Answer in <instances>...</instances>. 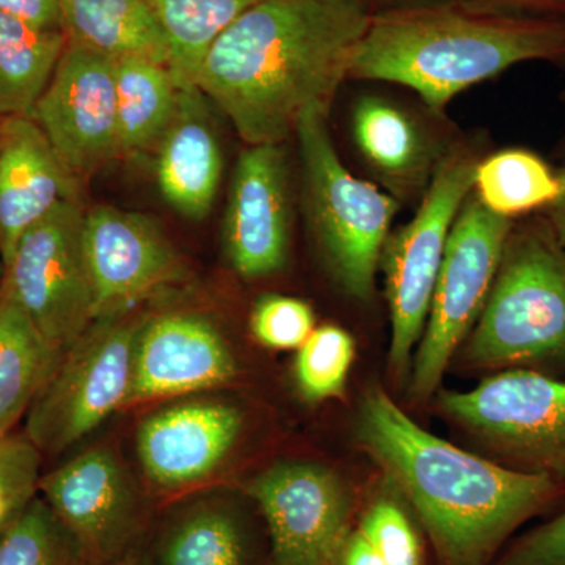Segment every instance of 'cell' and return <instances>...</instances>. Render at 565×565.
Listing matches in <instances>:
<instances>
[{
	"label": "cell",
	"instance_id": "cell-4",
	"mask_svg": "<svg viewBox=\"0 0 565 565\" xmlns=\"http://www.w3.org/2000/svg\"><path fill=\"white\" fill-rule=\"evenodd\" d=\"M463 356L479 370L565 377V252L545 217L509 234Z\"/></svg>",
	"mask_w": 565,
	"mask_h": 565
},
{
	"label": "cell",
	"instance_id": "cell-9",
	"mask_svg": "<svg viewBox=\"0 0 565 565\" xmlns=\"http://www.w3.org/2000/svg\"><path fill=\"white\" fill-rule=\"evenodd\" d=\"M514 221L487 211L471 191L457 214L412 360L411 393L426 399L484 310Z\"/></svg>",
	"mask_w": 565,
	"mask_h": 565
},
{
	"label": "cell",
	"instance_id": "cell-8",
	"mask_svg": "<svg viewBox=\"0 0 565 565\" xmlns=\"http://www.w3.org/2000/svg\"><path fill=\"white\" fill-rule=\"evenodd\" d=\"M440 407L503 465L565 486V377L498 371L468 392L441 393Z\"/></svg>",
	"mask_w": 565,
	"mask_h": 565
},
{
	"label": "cell",
	"instance_id": "cell-25",
	"mask_svg": "<svg viewBox=\"0 0 565 565\" xmlns=\"http://www.w3.org/2000/svg\"><path fill=\"white\" fill-rule=\"evenodd\" d=\"M66 46L62 31H44L0 11V120L32 117Z\"/></svg>",
	"mask_w": 565,
	"mask_h": 565
},
{
	"label": "cell",
	"instance_id": "cell-14",
	"mask_svg": "<svg viewBox=\"0 0 565 565\" xmlns=\"http://www.w3.org/2000/svg\"><path fill=\"white\" fill-rule=\"evenodd\" d=\"M85 263L95 321L126 315L185 278V267L158 223L140 212L114 206L85 211Z\"/></svg>",
	"mask_w": 565,
	"mask_h": 565
},
{
	"label": "cell",
	"instance_id": "cell-15",
	"mask_svg": "<svg viewBox=\"0 0 565 565\" xmlns=\"http://www.w3.org/2000/svg\"><path fill=\"white\" fill-rule=\"evenodd\" d=\"M292 200L291 167L282 143L248 145L234 169L223 222L226 256L241 277L262 280L286 266Z\"/></svg>",
	"mask_w": 565,
	"mask_h": 565
},
{
	"label": "cell",
	"instance_id": "cell-30",
	"mask_svg": "<svg viewBox=\"0 0 565 565\" xmlns=\"http://www.w3.org/2000/svg\"><path fill=\"white\" fill-rule=\"evenodd\" d=\"M41 452L25 435L0 437V537L36 497Z\"/></svg>",
	"mask_w": 565,
	"mask_h": 565
},
{
	"label": "cell",
	"instance_id": "cell-27",
	"mask_svg": "<svg viewBox=\"0 0 565 565\" xmlns=\"http://www.w3.org/2000/svg\"><path fill=\"white\" fill-rule=\"evenodd\" d=\"M167 43L169 70L180 90L196 87L200 66L215 40L262 0H152Z\"/></svg>",
	"mask_w": 565,
	"mask_h": 565
},
{
	"label": "cell",
	"instance_id": "cell-19",
	"mask_svg": "<svg viewBox=\"0 0 565 565\" xmlns=\"http://www.w3.org/2000/svg\"><path fill=\"white\" fill-rule=\"evenodd\" d=\"M352 137L367 169L399 196L427 191L435 172L451 150L418 117L382 96H363L352 110Z\"/></svg>",
	"mask_w": 565,
	"mask_h": 565
},
{
	"label": "cell",
	"instance_id": "cell-24",
	"mask_svg": "<svg viewBox=\"0 0 565 565\" xmlns=\"http://www.w3.org/2000/svg\"><path fill=\"white\" fill-rule=\"evenodd\" d=\"M115 84L118 158L154 152L180 102V88L169 66L143 58L118 61Z\"/></svg>",
	"mask_w": 565,
	"mask_h": 565
},
{
	"label": "cell",
	"instance_id": "cell-26",
	"mask_svg": "<svg viewBox=\"0 0 565 565\" xmlns=\"http://www.w3.org/2000/svg\"><path fill=\"white\" fill-rule=\"evenodd\" d=\"M559 192V172L533 151L509 148L476 163L473 195L487 211L509 221L545 211Z\"/></svg>",
	"mask_w": 565,
	"mask_h": 565
},
{
	"label": "cell",
	"instance_id": "cell-37",
	"mask_svg": "<svg viewBox=\"0 0 565 565\" xmlns=\"http://www.w3.org/2000/svg\"><path fill=\"white\" fill-rule=\"evenodd\" d=\"M561 192L555 202L545 210V221L555 234L557 244L565 252V169L561 170Z\"/></svg>",
	"mask_w": 565,
	"mask_h": 565
},
{
	"label": "cell",
	"instance_id": "cell-17",
	"mask_svg": "<svg viewBox=\"0 0 565 565\" xmlns=\"http://www.w3.org/2000/svg\"><path fill=\"white\" fill-rule=\"evenodd\" d=\"M243 430V415L218 401H191L148 416L137 433L141 468L152 484L178 490L214 473Z\"/></svg>",
	"mask_w": 565,
	"mask_h": 565
},
{
	"label": "cell",
	"instance_id": "cell-34",
	"mask_svg": "<svg viewBox=\"0 0 565 565\" xmlns=\"http://www.w3.org/2000/svg\"><path fill=\"white\" fill-rule=\"evenodd\" d=\"M0 11L44 31H61V0H0Z\"/></svg>",
	"mask_w": 565,
	"mask_h": 565
},
{
	"label": "cell",
	"instance_id": "cell-28",
	"mask_svg": "<svg viewBox=\"0 0 565 565\" xmlns=\"http://www.w3.org/2000/svg\"><path fill=\"white\" fill-rule=\"evenodd\" d=\"M0 565H87L43 497H33L0 537Z\"/></svg>",
	"mask_w": 565,
	"mask_h": 565
},
{
	"label": "cell",
	"instance_id": "cell-33",
	"mask_svg": "<svg viewBox=\"0 0 565 565\" xmlns=\"http://www.w3.org/2000/svg\"><path fill=\"white\" fill-rule=\"evenodd\" d=\"M490 565H565V509L520 535Z\"/></svg>",
	"mask_w": 565,
	"mask_h": 565
},
{
	"label": "cell",
	"instance_id": "cell-23",
	"mask_svg": "<svg viewBox=\"0 0 565 565\" xmlns=\"http://www.w3.org/2000/svg\"><path fill=\"white\" fill-rule=\"evenodd\" d=\"M62 356L21 305L0 289V437L28 414Z\"/></svg>",
	"mask_w": 565,
	"mask_h": 565
},
{
	"label": "cell",
	"instance_id": "cell-2",
	"mask_svg": "<svg viewBox=\"0 0 565 565\" xmlns=\"http://www.w3.org/2000/svg\"><path fill=\"white\" fill-rule=\"evenodd\" d=\"M360 444L396 479L426 527L441 565H490L527 520L565 486L482 459L435 437L381 388L360 407Z\"/></svg>",
	"mask_w": 565,
	"mask_h": 565
},
{
	"label": "cell",
	"instance_id": "cell-38",
	"mask_svg": "<svg viewBox=\"0 0 565 565\" xmlns=\"http://www.w3.org/2000/svg\"><path fill=\"white\" fill-rule=\"evenodd\" d=\"M110 565H150V561H148L147 552H145L143 546H139V548L134 550L129 555L115 561V563Z\"/></svg>",
	"mask_w": 565,
	"mask_h": 565
},
{
	"label": "cell",
	"instance_id": "cell-32",
	"mask_svg": "<svg viewBox=\"0 0 565 565\" xmlns=\"http://www.w3.org/2000/svg\"><path fill=\"white\" fill-rule=\"evenodd\" d=\"M252 332L269 349H299L315 330L310 305L296 297L264 296L253 308Z\"/></svg>",
	"mask_w": 565,
	"mask_h": 565
},
{
	"label": "cell",
	"instance_id": "cell-31",
	"mask_svg": "<svg viewBox=\"0 0 565 565\" xmlns=\"http://www.w3.org/2000/svg\"><path fill=\"white\" fill-rule=\"evenodd\" d=\"M388 565H423L422 542L411 519L394 501H375L356 527Z\"/></svg>",
	"mask_w": 565,
	"mask_h": 565
},
{
	"label": "cell",
	"instance_id": "cell-16",
	"mask_svg": "<svg viewBox=\"0 0 565 565\" xmlns=\"http://www.w3.org/2000/svg\"><path fill=\"white\" fill-rule=\"evenodd\" d=\"M232 349L204 316L172 311L143 319L126 405L217 388L236 377Z\"/></svg>",
	"mask_w": 565,
	"mask_h": 565
},
{
	"label": "cell",
	"instance_id": "cell-6",
	"mask_svg": "<svg viewBox=\"0 0 565 565\" xmlns=\"http://www.w3.org/2000/svg\"><path fill=\"white\" fill-rule=\"evenodd\" d=\"M476 159L467 150L445 156L415 217L390 234L381 256L392 318L388 363L394 377H407L422 340L449 233L473 191Z\"/></svg>",
	"mask_w": 565,
	"mask_h": 565
},
{
	"label": "cell",
	"instance_id": "cell-21",
	"mask_svg": "<svg viewBox=\"0 0 565 565\" xmlns=\"http://www.w3.org/2000/svg\"><path fill=\"white\" fill-rule=\"evenodd\" d=\"M147 552L150 565H262V545L241 509L203 500L178 509Z\"/></svg>",
	"mask_w": 565,
	"mask_h": 565
},
{
	"label": "cell",
	"instance_id": "cell-10",
	"mask_svg": "<svg viewBox=\"0 0 565 565\" xmlns=\"http://www.w3.org/2000/svg\"><path fill=\"white\" fill-rule=\"evenodd\" d=\"M84 214L79 199L68 200L31 226L3 267L0 285L63 353L95 322Z\"/></svg>",
	"mask_w": 565,
	"mask_h": 565
},
{
	"label": "cell",
	"instance_id": "cell-1",
	"mask_svg": "<svg viewBox=\"0 0 565 565\" xmlns=\"http://www.w3.org/2000/svg\"><path fill=\"white\" fill-rule=\"evenodd\" d=\"M371 14L363 0H262L212 44L196 88L245 143H282L329 114Z\"/></svg>",
	"mask_w": 565,
	"mask_h": 565
},
{
	"label": "cell",
	"instance_id": "cell-12",
	"mask_svg": "<svg viewBox=\"0 0 565 565\" xmlns=\"http://www.w3.org/2000/svg\"><path fill=\"white\" fill-rule=\"evenodd\" d=\"M39 490L87 565H110L141 546L143 505L109 449L74 457L40 478Z\"/></svg>",
	"mask_w": 565,
	"mask_h": 565
},
{
	"label": "cell",
	"instance_id": "cell-22",
	"mask_svg": "<svg viewBox=\"0 0 565 565\" xmlns=\"http://www.w3.org/2000/svg\"><path fill=\"white\" fill-rule=\"evenodd\" d=\"M61 31L110 61L143 58L169 66L170 52L152 0H61Z\"/></svg>",
	"mask_w": 565,
	"mask_h": 565
},
{
	"label": "cell",
	"instance_id": "cell-5",
	"mask_svg": "<svg viewBox=\"0 0 565 565\" xmlns=\"http://www.w3.org/2000/svg\"><path fill=\"white\" fill-rule=\"evenodd\" d=\"M327 118V111H310L296 129L305 214L334 281L349 296L367 300L399 202L344 166Z\"/></svg>",
	"mask_w": 565,
	"mask_h": 565
},
{
	"label": "cell",
	"instance_id": "cell-13",
	"mask_svg": "<svg viewBox=\"0 0 565 565\" xmlns=\"http://www.w3.org/2000/svg\"><path fill=\"white\" fill-rule=\"evenodd\" d=\"M33 121L77 180L118 158L115 62L66 40Z\"/></svg>",
	"mask_w": 565,
	"mask_h": 565
},
{
	"label": "cell",
	"instance_id": "cell-29",
	"mask_svg": "<svg viewBox=\"0 0 565 565\" xmlns=\"http://www.w3.org/2000/svg\"><path fill=\"white\" fill-rule=\"evenodd\" d=\"M355 344L351 334L337 326L315 329L299 348L296 381L308 401L321 403L344 392Z\"/></svg>",
	"mask_w": 565,
	"mask_h": 565
},
{
	"label": "cell",
	"instance_id": "cell-7",
	"mask_svg": "<svg viewBox=\"0 0 565 565\" xmlns=\"http://www.w3.org/2000/svg\"><path fill=\"white\" fill-rule=\"evenodd\" d=\"M141 322L128 313L98 319L63 353L28 412L24 435L40 452L58 455L125 407Z\"/></svg>",
	"mask_w": 565,
	"mask_h": 565
},
{
	"label": "cell",
	"instance_id": "cell-11",
	"mask_svg": "<svg viewBox=\"0 0 565 565\" xmlns=\"http://www.w3.org/2000/svg\"><path fill=\"white\" fill-rule=\"evenodd\" d=\"M269 535L270 565H332L351 530L343 482L313 463L285 462L248 481Z\"/></svg>",
	"mask_w": 565,
	"mask_h": 565
},
{
	"label": "cell",
	"instance_id": "cell-35",
	"mask_svg": "<svg viewBox=\"0 0 565 565\" xmlns=\"http://www.w3.org/2000/svg\"><path fill=\"white\" fill-rule=\"evenodd\" d=\"M476 2L508 11V13L565 18V0H476Z\"/></svg>",
	"mask_w": 565,
	"mask_h": 565
},
{
	"label": "cell",
	"instance_id": "cell-3",
	"mask_svg": "<svg viewBox=\"0 0 565 565\" xmlns=\"http://www.w3.org/2000/svg\"><path fill=\"white\" fill-rule=\"evenodd\" d=\"M565 58V18L530 17L476 0H418L375 10L349 79L399 84L430 109L525 62Z\"/></svg>",
	"mask_w": 565,
	"mask_h": 565
},
{
	"label": "cell",
	"instance_id": "cell-20",
	"mask_svg": "<svg viewBox=\"0 0 565 565\" xmlns=\"http://www.w3.org/2000/svg\"><path fill=\"white\" fill-rule=\"evenodd\" d=\"M206 96L180 90L177 114L156 148V177L163 200L192 221L210 214L221 188L223 154Z\"/></svg>",
	"mask_w": 565,
	"mask_h": 565
},
{
	"label": "cell",
	"instance_id": "cell-18",
	"mask_svg": "<svg viewBox=\"0 0 565 565\" xmlns=\"http://www.w3.org/2000/svg\"><path fill=\"white\" fill-rule=\"evenodd\" d=\"M79 180L66 169L32 117L0 122V258L6 267L22 234L55 206L77 200Z\"/></svg>",
	"mask_w": 565,
	"mask_h": 565
},
{
	"label": "cell",
	"instance_id": "cell-39",
	"mask_svg": "<svg viewBox=\"0 0 565 565\" xmlns=\"http://www.w3.org/2000/svg\"><path fill=\"white\" fill-rule=\"evenodd\" d=\"M363 2H366L370 9L375 11L386 9V7L401 6V3L418 2V0H363Z\"/></svg>",
	"mask_w": 565,
	"mask_h": 565
},
{
	"label": "cell",
	"instance_id": "cell-36",
	"mask_svg": "<svg viewBox=\"0 0 565 565\" xmlns=\"http://www.w3.org/2000/svg\"><path fill=\"white\" fill-rule=\"evenodd\" d=\"M332 565H388L359 530L352 531Z\"/></svg>",
	"mask_w": 565,
	"mask_h": 565
}]
</instances>
